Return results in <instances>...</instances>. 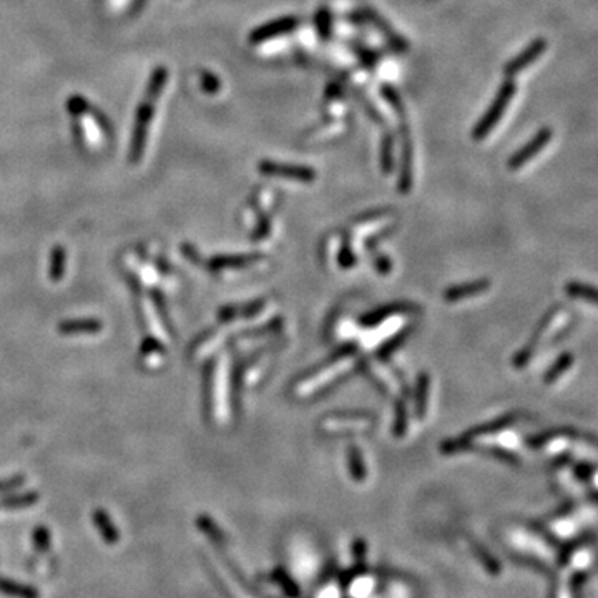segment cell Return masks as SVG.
<instances>
[{
  "instance_id": "1",
  "label": "cell",
  "mask_w": 598,
  "mask_h": 598,
  "mask_svg": "<svg viewBox=\"0 0 598 598\" xmlns=\"http://www.w3.org/2000/svg\"><path fill=\"white\" fill-rule=\"evenodd\" d=\"M155 101L157 99L153 97L145 95V99L138 105L135 117V125H133V133H131V141H130V152H128V159L133 165L141 159V155L145 152V143L148 138V130L152 125L153 113H155Z\"/></svg>"
},
{
  "instance_id": "2",
  "label": "cell",
  "mask_w": 598,
  "mask_h": 598,
  "mask_svg": "<svg viewBox=\"0 0 598 598\" xmlns=\"http://www.w3.org/2000/svg\"><path fill=\"white\" fill-rule=\"evenodd\" d=\"M512 95H513V87L508 85V83L500 88V92H499L497 99H495V101H494V105H492L489 108V112L484 115L482 122L478 123L476 128H474V138L482 140V138H485L487 135H489V131L492 130V128L497 125L500 117H502L504 110L507 108V105H508V101H511Z\"/></svg>"
},
{
  "instance_id": "3",
  "label": "cell",
  "mask_w": 598,
  "mask_h": 598,
  "mask_svg": "<svg viewBox=\"0 0 598 598\" xmlns=\"http://www.w3.org/2000/svg\"><path fill=\"white\" fill-rule=\"evenodd\" d=\"M259 170L263 171V175L281 176V178H290V180H298V181H313L316 178V171L308 166L283 165V163L263 162L259 165Z\"/></svg>"
},
{
  "instance_id": "4",
  "label": "cell",
  "mask_w": 598,
  "mask_h": 598,
  "mask_svg": "<svg viewBox=\"0 0 598 598\" xmlns=\"http://www.w3.org/2000/svg\"><path fill=\"white\" fill-rule=\"evenodd\" d=\"M299 24L298 19H294V17H285V19H278L269 22V24L261 25L259 29H256L255 32H251L250 35V42L251 43H261L266 42V40L278 37V35L290 32V30L294 29L296 25Z\"/></svg>"
},
{
  "instance_id": "5",
  "label": "cell",
  "mask_w": 598,
  "mask_h": 598,
  "mask_svg": "<svg viewBox=\"0 0 598 598\" xmlns=\"http://www.w3.org/2000/svg\"><path fill=\"white\" fill-rule=\"evenodd\" d=\"M543 42H535L534 45H530L527 50L522 53L520 57H517V59H513L511 64L505 66V73L507 75H515L520 72V70H524L527 65L530 64V62H534L537 57L540 55V52L543 50Z\"/></svg>"
},
{
  "instance_id": "6",
  "label": "cell",
  "mask_w": 598,
  "mask_h": 598,
  "mask_svg": "<svg viewBox=\"0 0 598 598\" xmlns=\"http://www.w3.org/2000/svg\"><path fill=\"white\" fill-rule=\"evenodd\" d=\"M548 138H550V133L548 131H540L537 136H535L534 138V141H530L529 145H525V148L524 150H520V152H518L515 157H513L512 159H511V166H520V165H524V163L527 162V159H529L532 155H535L539 152L540 148H542V146L547 143L548 141Z\"/></svg>"
},
{
  "instance_id": "7",
  "label": "cell",
  "mask_w": 598,
  "mask_h": 598,
  "mask_svg": "<svg viewBox=\"0 0 598 598\" xmlns=\"http://www.w3.org/2000/svg\"><path fill=\"white\" fill-rule=\"evenodd\" d=\"M60 332L62 334H92L101 329V325L99 321H93V319H83V321H66L60 325Z\"/></svg>"
},
{
  "instance_id": "8",
  "label": "cell",
  "mask_w": 598,
  "mask_h": 598,
  "mask_svg": "<svg viewBox=\"0 0 598 598\" xmlns=\"http://www.w3.org/2000/svg\"><path fill=\"white\" fill-rule=\"evenodd\" d=\"M166 80H168V70L163 65H159L155 69V72L152 73V78H150L148 87H146L145 95L153 97V99H159L162 97L163 88L166 85Z\"/></svg>"
},
{
  "instance_id": "9",
  "label": "cell",
  "mask_w": 598,
  "mask_h": 598,
  "mask_svg": "<svg viewBox=\"0 0 598 598\" xmlns=\"http://www.w3.org/2000/svg\"><path fill=\"white\" fill-rule=\"evenodd\" d=\"M411 141L409 138H406L404 141V173H402V180H401V190L402 192H409L411 188Z\"/></svg>"
},
{
  "instance_id": "10",
  "label": "cell",
  "mask_w": 598,
  "mask_h": 598,
  "mask_svg": "<svg viewBox=\"0 0 598 598\" xmlns=\"http://www.w3.org/2000/svg\"><path fill=\"white\" fill-rule=\"evenodd\" d=\"M201 87H203V90L208 92V93H216L220 90L221 83H220V80H218V77H216V75H213L210 72H203L201 73Z\"/></svg>"
},
{
  "instance_id": "11",
  "label": "cell",
  "mask_w": 598,
  "mask_h": 598,
  "mask_svg": "<svg viewBox=\"0 0 598 598\" xmlns=\"http://www.w3.org/2000/svg\"><path fill=\"white\" fill-rule=\"evenodd\" d=\"M329 25H331V17L327 10H321L318 13V30L322 37L329 35Z\"/></svg>"
},
{
  "instance_id": "12",
  "label": "cell",
  "mask_w": 598,
  "mask_h": 598,
  "mask_svg": "<svg viewBox=\"0 0 598 598\" xmlns=\"http://www.w3.org/2000/svg\"><path fill=\"white\" fill-rule=\"evenodd\" d=\"M384 97H385V99H387L389 101H391V105L394 106V108H396V110H401V99H399L397 93L394 92L392 88L385 87V88H384Z\"/></svg>"
},
{
  "instance_id": "13",
  "label": "cell",
  "mask_w": 598,
  "mask_h": 598,
  "mask_svg": "<svg viewBox=\"0 0 598 598\" xmlns=\"http://www.w3.org/2000/svg\"><path fill=\"white\" fill-rule=\"evenodd\" d=\"M383 166L384 170H391V140H387V143H384L383 148Z\"/></svg>"
}]
</instances>
